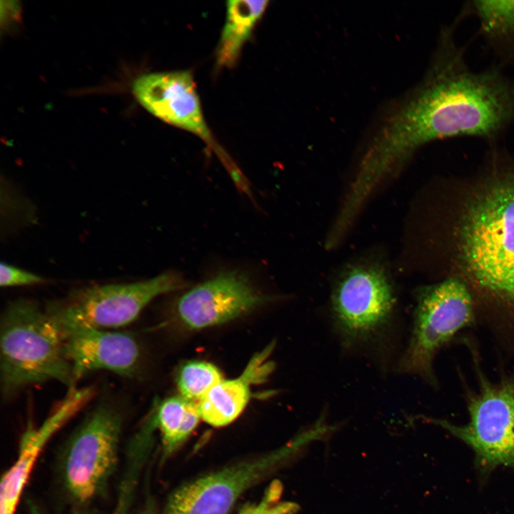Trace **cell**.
I'll list each match as a JSON object with an SVG mask.
<instances>
[{
    "mask_svg": "<svg viewBox=\"0 0 514 514\" xmlns=\"http://www.w3.org/2000/svg\"><path fill=\"white\" fill-rule=\"evenodd\" d=\"M238 514H280V512L270 498L263 497L257 504L243 508Z\"/></svg>",
    "mask_w": 514,
    "mask_h": 514,
    "instance_id": "cell-20",
    "label": "cell"
},
{
    "mask_svg": "<svg viewBox=\"0 0 514 514\" xmlns=\"http://www.w3.org/2000/svg\"><path fill=\"white\" fill-rule=\"evenodd\" d=\"M294 445L265 453L201 476L176 488L166 514H228L248 490L274 473Z\"/></svg>",
    "mask_w": 514,
    "mask_h": 514,
    "instance_id": "cell-8",
    "label": "cell"
},
{
    "mask_svg": "<svg viewBox=\"0 0 514 514\" xmlns=\"http://www.w3.org/2000/svg\"><path fill=\"white\" fill-rule=\"evenodd\" d=\"M133 93L141 106L159 119L204 140L217 153L232 180L242 172L214 142L205 121L196 84L188 71L142 75L133 83Z\"/></svg>",
    "mask_w": 514,
    "mask_h": 514,
    "instance_id": "cell-9",
    "label": "cell"
},
{
    "mask_svg": "<svg viewBox=\"0 0 514 514\" xmlns=\"http://www.w3.org/2000/svg\"><path fill=\"white\" fill-rule=\"evenodd\" d=\"M469 203L459 228V252L481 320L495 338L514 351V173Z\"/></svg>",
    "mask_w": 514,
    "mask_h": 514,
    "instance_id": "cell-2",
    "label": "cell"
},
{
    "mask_svg": "<svg viewBox=\"0 0 514 514\" xmlns=\"http://www.w3.org/2000/svg\"><path fill=\"white\" fill-rule=\"evenodd\" d=\"M143 514H156L153 511L147 510Z\"/></svg>",
    "mask_w": 514,
    "mask_h": 514,
    "instance_id": "cell-21",
    "label": "cell"
},
{
    "mask_svg": "<svg viewBox=\"0 0 514 514\" xmlns=\"http://www.w3.org/2000/svg\"><path fill=\"white\" fill-rule=\"evenodd\" d=\"M473 17L478 35L491 53L493 64L505 69L514 63V0H468L455 17Z\"/></svg>",
    "mask_w": 514,
    "mask_h": 514,
    "instance_id": "cell-14",
    "label": "cell"
},
{
    "mask_svg": "<svg viewBox=\"0 0 514 514\" xmlns=\"http://www.w3.org/2000/svg\"><path fill=\"white\" fill-rule=\"evenodd\" d=\"M271 299L244 273L224 271L183 293L175 311L184 327L199 330L236 319Z\"/></svg>",
    "mask_w": 514,
    "mask_h": 514,
    "instance_id": "cell-11",
    "label": "cell"
},
{
    "mask_svg": "<svg viewBox=\"0 0 514 514\" xmlns=\"http://www.w3.org/2000/svg\"><path fill=\"white\" fill-rule=\"evenodd\" d=\"M477 320L473 295L463 281L449 278L423 289L418 296L412 335L400 363V371L435 385L436 354Z\"/></svg>",
    "mask_w": 514,
    "mask_h": 514,
    "instance_id": "cell-5",
    "label": "cell"
},
{
    "mask_svg": "<svg viewBox=\"0 0 514 514\" xmlns=\"http://www.w3.org/2000/svg\"><path fill=\"white\" fill-rule=\"evenodd\" d=\"M156 413L163 458L177 451L201 418L198 403L181 395L170 397L159 403L156 400Z\"/></svg>",
    "mask_w": 514,
    "mask_h": 514,
    "instance_id": "cell-17",
    "label": "cell"
},
{
    "mask_svg": "<svg viewBox=\"0 0 514 514\" xmlns=\"http://www.w3.org/2000/svg\"><path fill=\"white\" fill-rule=\"evenodd\" d=\"M123 420L119 407L101 401L67 441L61 474L67 491L76 501L90 500L106 486L117 465Z\"/></svg>",
    "mask_w": 514,
    "mask_h": 514,
    "instance_id": "cell-7",
    "label": "cell"
},
{
    "mask_svg": "<svg viewBox=\"0 0 514 514\" xmlns=\"http://www.w3.org/2000/svg\"><path fill=\"white\" fill-rule=\"evenodd\" d=\"M60 329L74 384L96 371H108L128 378L138 373L141 348L131 333L87 327Z\"/></svg>",
    "mask_w": 514,
    "mask_h": 514,
    "instance_id": "cell-12",
    "label": "cell"
},
{
    "mask_svg": "<svg viewBox=\"0 0 514 514\" xmlns=\"http://www.w3.org/2000/svg\"><path fill=\"white\" fill-rule=\"evenodd\" d=\"M267 0H231L217 51V64L231 66L238 59L243 46L264 13Z\"/></svg>",
    "mask_w": 514,
    "mask_h": 514,
    "instance_id": "cell-16",
    "label": "cell"
},
{
    "mask_svg": "<svg viewBox=\"0 0 514 514\" xmlns=\"http://www.w3.org/2000/svg\"><path fill=\"white\" fill-rule=\"evenodd\" d=\"M455 19L440 31L420 81L385 115L358 170L377 187L417 149L433 141L471 137L494 143L514 126V77L492 64L476 71L457 41Z\"/></svg>",
    "mask_w": 514,
    "mask_h": 514,
    "instance_id": "cell-1",
    "label": "cell"
},
{
    "mask_svg": "<svg viewBox=\"0 0 514 514\" xmlns=\"http://www.w3.org/2000/svg\"><path fill=\"white\" fill-rule=\"evenodd\" d=\"M475 366L478 388L466 394L468 422L432 421L469 446L482 470L514 468V377L493 382Z\"/></svg>",
    "mask_w": 514,
    "mask_h": 514,
    "instance_id": "cell-6",
    "label": "cell"
},
{
    "mask_svg": "<svg viewBox=\"0 0 514 514\" xmlns=\"http://www.w3.org/2000/svg\"><path fill=\"white\" fill-rule=\"evenodd\" d=\"M223 379L221 371L215 365L194 360L184 363L179 368L176 385L180 395L199 403Z\"/></svg>",
    "mask_w": 514,
    "mask_h": 514,
    "instance_id": "cell-18",
    "label": "cell"
},
{
    "mask_svg": "<svg viewBox=\"0 0 514 514\" xmlns=\"http://www.w3.org/2000/svg\"><path fill=\"white\" fill-rule=\"evenodd\" d=\"M271 347L255 355L241 376L223 379L198 403L201 419L213 427H223L235 420L245 409L251 395V385L262 381L272 366L266 363Z\"/></svg>",
    "mask_w": 514,
    "mask_h": 514,
    "instance_id": "cell-13",
    "label": "cell"
},
{
    "mask_svg": "<svg viewBox=\"0 0 514 514\" xmlns=\"http://www.w3.org/2000/svg\"><path fill=\"white\" fill-rule=\"evenodd\" d=\"M395 296L385 273L376 267L351 269L336 286L332 307L336 324L349 341L366 340L390 318Z\"/></svg>",
    "mask_w": 514,
    "mask_h": 514,
    "instance_id": "cell-10",
    "label": "cell"
},
{
    "mask_svg": "<svg viewBox=\"0 0 514 514\" xmlns=\"http://www.w3.org/2000/svg\"><path fill=\"white\" fill-rule=\"evenodd\" d=\"M65 416L58 413L39 429L29 431L23 437L16 460L1 477L0 514H15L40 452Z\"/></svg>",
    "mask_w": 514,
    "mask_h": 514,
    "instance_id": "cell-15",
    "label": "cell"
},
{
    "mask_svg": "<svg viewBox=\"0 0 514 514\" xmlns=\"http://www.w3.org/2000/svg\"><path fill=\"white\" fill-rule=\"evenodd\" d=\"M0 328L1 390L4 399L29 386L56 381L74 386L60 328L46 308L19 298L4 309Z\"/></svg>",
    "mask_w": 514,
    "mask_h": 514,
    "instance_id": "cell-3",
    "label": "cell"
},
{
    "mask_svg": "<svg viewBox=\"0 0 514 514\" xmlns=\"http://www.w3.org/2000/svg\"><path fill=\"white\" fill-rule=\"evenodd\" d=\"M78 514H92V513H86V512H84V513H78Z\"/></svg>",
    "mask_w": 514,
    "mask_h": 514,
    "instance_id": "cell-22",
    "label": "cell"
},
{
    "mask_svg": "<svg viewBox=\"0 0 514 514\" xmlns=\"http://www.w3.org/2000/svg\"><path fill=\"white\" fill-rule=\"evenodd\" d=\"M47 281L44 277L14 266L1 263L0 285L1 287H14L41 284Z\"/></svg>",
    "mask_w": 514,
    "mask_h": 514,
    "instance_id": "cell-19",
    "label": "cell"
},
{
    "mask_svg": "<svg viewBox=\"0 0 514 514\" xmlns=\"http://www.w3.org/2000/svg\"><path fill=\"white\" fill-rule=\"evenodd\" d=\"M186 283L175 271L147 280L76 288L45 308L61 328L87 327L112 330L133 322L157 296L184 288Z\"/></svg>",
    "mask_w": 514,
    "mask_h": 514,
    "instance_id": "cell-4",
    "label": "cell"
}]
</instances>
